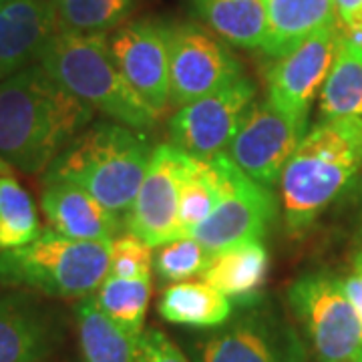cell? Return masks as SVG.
Instances as JSON below:
<instances>
[{
    "instance_id": "cell-1",
    "label": "cell",
    "mask_w": 362,
    "mask_h": 362,
    "mask_svg": "<svg viewBox=\"0 0 362 362\" xmlns=\"http://www.w3.org/2000/svg\"><path fill=\"white\" fill-rule=\"evenodd\" d=\"M93 109L37 63L0 81V159L23 173H42L87 129Z\"/></svg>"
},
{
    "instance_id": "cell-2",
    "label": "cell",
    "mask_w": 362,
    "mask_h": 362,
    "mask_svg": "<svg viewBox=\"0 0 362 362\" xmlns=\"http://www.w3.org/2000/svg\"><path fill=\"white\" fill-rule=\"evenodd\" d=\"M143 131L121 123H93L45 171V181H69L89 192L119 218H127L149 165Z\"/></svg>"
},
{
    "instance_id": "cell-3",
    "label": "cell",
    "mask_w": 362,
    "mask_h": 362,
    "mask_svg": "<svg viewBox=\"0 0 362 362\" xmlns=\"http://www.w3.org/2000/svg\"><path fill=\"white\" fill-rule=\"evenodd\" d=\"M362 169V125L324 121L308 131L288 159L280 195L288 228L304 232Z\"/></svg>"
},
{
    "instance_id": "cell-4",
    "label": "cell",
    "mask_w": 362,
    "mask_h": 362,
    "mask_svg": "<svg viewBox=\"0 0 362 362\" xmlns=\"http://www.w3.org/2000/svg\"><path fill=\"white\" fill-rule=\"evenodd\" d=\"M39 65L63 89L111 121L135 131L156 125V113L121 75L105 33L57 30Z\"/></svg>"
},
{
    "instance_id": "cell-5",
    "label": "cell",
    "mask_w": 362,
    "mask_h": 362,
    "mask_svg": "<svg viewBox=\"0 0 362 362\" xmlns=\"http://www.w3.org/2000/svg\"><path fill=\"white\" fill-rule=\"evenodd\" d=\"M111 242H87L45 230L16 250L0 252V284L52 298H87L109 276Z\"/></svg>"
},
{
    "instance_id": "cell-6",
    "label": "cell",
    "mask_w": 362,
    "mask_h": 362,
    "mask_svg": "<svg viewBox=\"0 0 362 362\" xmlns=\"http://www.w3.org/2000/svg\"><path fill=\"white\" fill-rule=\"evenodd\" d=\"M316 362H362V324L337 276L314 272L288 290Z\"/></svg>"
},
{
    "instance_id": "cell-7",
    "label": "cell",
    "mask_w": 362,
    "mask_h": 362,
    "mask_svg": "<svg viewBox=\"0 0 362 362\" xmlns=\"http://www.w3.org/2000/svg\"><path fill=\"white\" fill-rule=\"evenodd\" d=\"M242 312L195 344V362H306L308 350L296 326L262 302Z\"/></svg>"
},
{
    "instance_id": "cell-8",
    "label": "cell",
    "mask_w": 362,
    "mask_h": 362,
    "mask_svg": "<svg viewBox=\"0 0 362 362\" xmlns=\"http://www.w3.org/2000/svg\"><path fill=\"white\" fill-rule=\"evenodd\" d=\"M256 85L238 77L230 85L180 107L169 121L175 147L197 159H216L228 153L244 117L254 105Z\"/></svg>"
},
{
    "instance_id": "cell-9",
    "label": "cell",
    "mask_w": 362,
    "mask_h": 362,
    "mask_svg": "<svg viewBox=\"0 0 362 362\" xmlns=\"http://www.w3.org/2000/svg\"><path fill=\"white\" fill-rule=\"evenodd\" d=\"M308 121L286 115L270 99L254 103L228 149V157L247 177L264 185H276L288 159L306 135Z\"/></svg>"
},
{
    "instance_id": "cell-10",
    "label": "cell",
    "mask_w": 362,
    "mask_h": 362,
    "mask_svg": "<svg viewBox=\"0 0 362 362\" xmlns=\"http://www.w3.org/2000/svg\"><path fill=\"white\" fill-rule=\"evenodd\" d=\"M195 157L173 143H161L151 151L141 187L133 202L125 226L151 247L177 238V207L181 185L192 171Z\"/></svg>"
},
{
    "instance_id": "cell-11",
    "label": "cell",
    "mask_w": 362,
    "mask_h": 362,
    "mask_svg": "<svg viewBox=\"0 0 362 362\" xmlns=\"http://www.w3.org/2000/svg\"><path fill=\"white\" fill-rule=\"evenodd\" d=\"M242 77V65L206 28L181 23L169 26L171 103L197 101Z\"/></svg>"
},
{
    "instance_id": "cell-12",
    "label": "cell",
    "mask_w": 362,
    "mask_h": 362,
    "mask_svg": "<svg viewBox=\"0 0 362 362\" xmlns=\"http://www.w3.org/2000/svg\"><path fill=\"white\" fill-rule=\"evenodd\" d=\"M342 33L337 26L302 40L292 51L272 59L266 69V87L272 103L286 115L308 121V111L334 65Z\"/></svg>"
},
{
    "instance_id": "cell-13",
    "label": "cell",
    "mask_w": 362,
    "mask_h": 362,
    "mask_svg": "<svg viewBox=\"0 0 362 362\" xmlns=\"http://www.w3.org/2000/svg\"><path fill=\"white\" fill-rule=\"evenodd\" d=\"M274 214L276 202L270 187H264L247 177L230 159L226 194L211 216L202 221L192 235L206 247L207 254H216L246 242H262V238L268 233Z\"/></svg>"
},
{
    "instance_id": "cell-14",
    "label": "cell",
    "mask_w": 362,
    "mask_h": 362,
    "mask_svg": "<svg viewBox=\"0 0 362 362\" xmlns=\"http://www.w3.org/2000/svg\"><path fill=\"white\" fill-rule=\"evenodd\" d=\"M111 52L121 75L157 117L171 103L169 26L135 21L111 37Z\"/></svg>"
},
{
    "instance_id": "cell-15",
    "label": "cell",
    "mask_w": 362,
    "mask_h": 362,
    "mask_svg": "<svg viewBox=\"0 0 362 362\" xmlns=\"http://www.w3.org/2000/svg\"><path fill=\"white\" fill-rule=\"evenodd\" d=\"M63 338L61 312L28 292L0 294V362H45Z\"/></svg>"
},
{
    "instance_id": "cell-16",
    "label": "cell",
    "mask_w": 362,
    "mask_h": 362,
    "mask_svg": "<svg viewBox=\"0 0 362 362\" xmlns=\"http://www.w3.org/2000/svg\"><path fill=\"white\" fill-rule=\"evenodd\" d=\"M57 30L51 0H4L0 4V81L37 65Z\"/></svg>"
},
{
    "instance_id": "cell-17",
    "label": "cell",
    "mask_w": 362,
    "mask_h": 362,
    "mask_svg": "<svg viewBox=\"0 0 362 362\" xmlns=\"http://www.w3.org/2000/svg\"><path fill=\"white\" fill-rule=\"evenodd\" d=\"M40 206L51 230L73 240L111 242L121 230L119 216L69 181H45Z\"/></svg>"
},
{
    "instance_id": "cell-18",
    "label": "cell",
    "mask_w": 362,
    "mask_h": 362,
    "mask_svg": "<svg viewBox=\"0 0 362 362\" xmlns=\"http://www.w3.org/2000/svg\"><path fill=\"white\" fill-rule=\"evenodd\" d=\"M270 256L262 242H246L209 254L202 282L216 288L238 306L258 302L266 284Z\"/></svg>"
},
{
    "instance_id": "cell-19",
    "label": "cell",
    "mask_w": 362,
    "mask_h": 362,
    "mask_svg": "<svg viewBox=\"0 0 362 362\" xmlns=\"http://www.w3.org/2000/svg\"><path fill=\"white\" fill-rule=\"evenodd\" d=\"M266 40L262 51L270 59L282 57L302 40L338 25L334 0H264Z\"/></svg>"
},
{
    "instance_id": "cell-20",
    "label": "cell",
    "mask_w": 362,
    "mask_h": 362,
    "mask_svg": "<svg viewBox=\"0 0 362 362\" xmlns=\"http://www.w3.org/2000/svg\"><path fill=\"white\" fill-rule=\"evenodd\" d=\"M163 320L192 328H220L233 314V302L206 282H175L157 304Z\"/></svg>"
},
{
    "instance_id": "cell-21",
    "label": "cell",
    "mask_w": 362,
    "mask_h": 362,
    "mask_svg": "<svg viewBox=\"0 0 362 362\" xmlns=\"http://www.w3.org/2000/svg\"><path fill=\"white\" fill-rule=\"evenodd\" d=\"M324 121L362 125V45L342 37L334 65L320 93Z\"/></svg>"
},
{
    "instance_id": "cell-22",
    "label": "cell",
    "mask_w": 362,
    "mask_h": 362,
    "mask_svg": "<svg viewBox=\"0 0 362 362\" xmlns=\"http://www.w3.org/2000/svg\"><path fill=\"white\" fill-rule=\"evenodd\" d=\"M195 14L220 39L242 49H262L266 40L264 0H192Z\"/></svg>"
},
{
    "instance_id": "cell-23",
    "label": "cell",
    "mask_w": 362,
    "mask_h": 362,
    "mask_svg": "<svg viewBox=\"0 0 362 362\" xmlns=\"http://www.w3.org/2000/svg\"><path fill=\"white\" fill-rule=\"evenodd\" d=\"M230 157L197 159L181 185L177 207V238H187L218 207L228 187Z\"/></svg>"
},
{
    "instance_id": "cell-24",
    "label": "cell",
    "mask_w": 362,
    "mask_h": 362,
    "mask_svg": "<svg viewBox=\"0 0 362 362\" xmlns=\"http://www.w3.org/2000/svg\"><path fill=\"white\" fill-rule=\"evenodd\" d=\"M75 314L83 362H137L135 340L119 330L93 298H85Z\"/></svg>"
},
{
    "instance_id": "cell-25",
    "label": "cell",
    "mask_w": 362,
    "mask_h": 362,
    "mask_svg": "<svg viewBox=\"0 0 362 362\" xmlns=\"http://www.w3.org/2000/svg\"><path fill=\"white\" fill-rule=\"evenodd\" d=\"M151 300V276L149 278H115L107 276L95 298L105 316L137 340L143 332L145 314Z\"/></svg>"
},
{
    "instance_id": "cell-26",
    "label": "cell",
    "mask_w": 362,
    "mask_h": 362,
    "mask_svg": "<svg viewBox=\"0 0 362 362\" xmlns=\"http://www.w3.org/2000/svg\"><path fill=\"white\" fill-rule=\"evenodd\" d=\"M40 235L33 197L13 175H0V252L35 242Z\"/></svg>"
},
{
    "instance_id": "cell-27",
    "label": "cell",
    "mask_w": 362,
    "mask_h": 362,
    "mask_svg": "<svg viewBox=\"0 0 362 362\" xmlns=\"http://www.w3.org/2000/svg\"><path fill=\"white\" fill-rule=\"evenodd\" d=\"M59 30L105 33L119 25L133 6V0H51Z\"/></svg>"
},
{
    "instance_id": "cell-28",
    "label": "cell",
    "mask_w": 362,
    "mask_h": 362,
    "mask_svg": "<svg viewBox=\"0 0 362 362\" xmlns=\"http://www.w3.org/2000/svg\"><path fill=\"white\" fill-rule=\"evenodd\" d=\"M209 254L194 235L175 238L163 246H157L153 254V268L165 282H185L192 276L202 274Z\"/></svg>"
},
{
    "instance_id": "cell-29",
    "label": "cell",
    "mask_w": 362,
    "mask_h": 362,
    "mask_svg": "<svg viewBox=\"0 0 362 362\" xmlns=\"http://www.w3.org/2000/svg\"><path fill=\"white\" fill-rule=\"evenodd\" d=\"M153 268V252L135 233L117 235L109 250V274L115 278H149Z\"/></svg>"
},
{
    "instance_id": "cell-30",
    "label": "cell",
    "mask_w": 362,
    "mask_h": 362,
    "mask_svg": "<svg viewBox=\"0 0 362 362\" xmlns=\"http://www.w3.org/2000/svg\"><path fill=\"white\" fill-rule=\"evenodd\" d=\"M135 349L137 362H189L180 346L157 328L141 332L135 340Z\"/></svg>"
},
{
    "instance_id": "cell-31",
    "label": "cell",
    "mask_w": 362,
    "mask_h": 362,
    "mask_svg": "<svg viewBox=\"0 0 362 362\" xmlns=\"http://www.w3.org/2000/svg\"><path fill=\"white\" fill-rule=\"evenodd\" d=\"M334 6L342 37L362 45V0H334Z\"/></svg>"
},
{
    "instance_id": "cell-32",
    "label": "cell",
    "mask_w": 362,
    "mask_h": 362,
    "mask_svg": "<svg viewBox=\"0 0 362 362\" xmlns=\"http://www.w3.org/2000/svg\"><path fill=\"white\" fill-rule=\"evenodd\" d=\"M342 280V288H344V294L349 298V302L352 304V308L356 312L358 320L362 324V272L354 270L346 278H340Z\"/></svg>"
},
{
    "instance_id": "cell-33",
    "label": "cell",
    "mask_w": 362,
    "mask_h": 362,
    "mask_svg": "<svg viewBox=\"0 0 362 362\" xmlns=\"http://www.w3.org/2000/svg\"><path fill=\"white\" fill-rule=\"evenodd\" d=\"M2 2H4V0H0V4H2Z\"/></svg>"
}]
</instances>
